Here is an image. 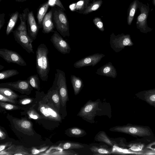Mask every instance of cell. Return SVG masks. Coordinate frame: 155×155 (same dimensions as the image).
<instances>
[{
	"label": "cell",
	"mask_w": 155,
	"mask_h": 155,
	"mask_svg": "<svg viewBox=\"0 0 155 155\" xmlns=\"http://www.w3.org/2000/svg\"><path fill=\"white\" fill-rule=\"evenodd\" d=\"M66 134L71 137H81L87 134L85 130L78 127H74L70 128L66 130Z\"/></svg>",
	"instance_id": "d4e9b609"
},
{
	"label": "cell",
	"mask_w": 155,
	"mask_h": 155,
	"mask_svg": "<svg viewBox=\"0 0 155 155\" xmlns=\"http://www.w3.org/2000/svg\"><path fill=\"white\" fill-rule=\"evenodd\" d=\"M99 104L98 100L95 101L89 100L81 108L77 116L88 122L94 123L97 111L101 110L99 107Z\"/></svg>",
	"instance_id": "5b68a950"
},
{
	"label": "cell",
	"mask_w": 155,
	"mask_h": 155,
	"mask_svg": "<svg viewBox=\"0 0 155 155\" xmlns=\"http://www.w3.org/2000/svg\"><path fill=\"white\" fill-rule=\"evenodd\" d=\"M53 84H55L58 89L61 104L64 107L69 100V98L65 74L63 71L56 69Z\"/></svg>",
	"instance_id": "3957f363"
},
{
	"label": "cell",
	"mask_w": 155,
	"mask_h": 155,
	"mask_svg": "<svg viewBox=\"0 0 155 155\" xmlns=\"http://www.w3.org/2000/svg\"><path fill=\"white\" fill-rule=\"evenodd\" d=\"M71 82L73 88L74 93L75 95L80 93L84 85L82 79L79 77L75 75H71Z\"/></svg>",
	"instance_id": "7402d4cb"
},
{
	"label": "cell",
	"mask_w": 155,
	"mask_h": 155,
	"mask_svg": "<svg viewBox=\"0 0 155 155\" xmlns=\"http://www.w3.org/2000/svg\"><path fill=\"white\" fill-rule=\"evenodd\" d=\"M50 40L55 48L61 53L65 54L70 53L71 48L69 44L57 31H54Z\"/></svg>",
	"instance_id": "8fae6325"
},
{
	"label": "cell",
	"mask_w": 155,
	"mask_h": 155,
	"mask_svg": "<svg viewBox=\"0 0 155 155\" xmlns=\"http://www.w3.org/2000/svg\"><path fill=\"white\" fill-rule=\"evenodd\" d=\"M5 133L1 129H0V140H2L5 139L6 137Z\"/></svg>",
	"instance_id": "ee69618b"
},
{
	"label": "cell",
	"mask_w": 155,
	"mask_h": 155,
	"mask_svg": "<svg viewBox=\"0 0 155 155\" xmlns=\"http://www.w3.org/2000/svg\"><path fill=\"white\" fill-rule=\"evenodd\" d=\"M0 105L1 107L8 110H17L19 108V107L17 106L2 101L0 102Z\"/></svg>",
	"instance_id": "d590c367"
},
{
	"label": "cell",
	"mask_w": 155,
	"mask_h": 155,
	"mask_svg": "<svg viewBox=\"0 0 155 155\" xmlns=\"http://www.w3.org/2000/svg\"><path fill=\"white\" fill-rule=\"evenodd\" d=\"M96 73L99 75L114 78H115L117 75L116 69L110 62L98 68Z\"/></svg>",
	"instance_id": "2e32d148"
},
{
	"label": "cell",
	"mask_w": 155,
	"mask_h": 155,
	"mask_svg": "<svg viewBox=\"0 0 155 155\" xmlns=\"http://www.w3.org/2000/svg\"><path fill=\"white\" fill-rule=\"evenodd\" d=\"M27 80L32 87L38 91L40 90V81L38 74L29 76Z\"/></svg>",
	"instance_id": "f1b7e54d"
},
{
	"label": "cell",
	"mask_w": 155,
	"mask_h": 155,
	"mask_svg": "<svg viewBox=\"0 0 155 155\" xmlns=\"http://www.w3.org/2000/svg\"><path fill=\"white\" fill-rule=\"evenodd\" d=\"M5 14L4 13L0 15V30L3 26L5 22Z\"/></svg>",
	"instance_id": "60d3db41"
},
{
	"label": "cell",
	"mask_w": 155,
	"mask_h": 155,
	"mask_svg": "<svg viewBox=\"0 0 155 155\" xmlns=\"http://www.w3.org/2000/svg\"><path fill=\"white\" fill-rule=\"evenodd\" d=\"M110 44L111 48L116 52H120L126 46L134 45L130 35L122 33L115 35L113 33L110 35Z\"/></svg>",
	"instance_id": "52a82bcc"
},
{
	"label": "cell",
	"mask_w": 155,
	"mask_h": 155,
	"mask_svg": "<svg viewBox=\"0 0 155 155\" xmlns=\"http://www.w3.org/2000/svg\"><path fill=\"white\" fill-rule=\"evenodd\" d=\"M0 101L2 102H8L13 104L16 102L14 100L8 98L1 94H0Z\"/></svg>",
	"instance_id": "ab89813d"
},
{
	"label": "cell",
	"mask_w": 155,
	"mask_h": 155,
	"mask_svg": "<svg viewBox=\"0 0 155 155\" xmlns=\"http://www.w3.org/2000/svg\"><path fill=\"white\" fill-rule=\"evenodd\" d=\"M12 142H7L1 144L0 145V151L3 150L8 147H9L12 145Z\"/></svg>",
	"instance_id": "b9f144b4"
},
{
	"label": "cell",
	"mask_w": 155,
	"mask_h": 155,
	"mask_svg": "<svg viewBox=\"0 0 155 155\" xmlns=\"http://www.w3.org/2000/svg\"><path fill=\"white\" fill-rule=\"evenodd\" d=\"M90 149L93 153V155H103L113 153V149L109 148L106 145L100 146L93 145L90 147Z\"/></svg>",
	"instance_id": "cb8c5ba5"
},
{
	"label": "cell",
	"mask_w": 155,
	"mask_h": 155,
	"mask_svg": "<svg viewBox=\"0 0 155 155\" xmlns=\"http://www.w3.org/2000/svg\"><path fill=\"white\" fill-rule=\"evenodd\" d=\"M27 114L30 118L33 119H39L40 117L39 114L33 109L29 110L28 111Z\"/></svg>",
	"instance_id": "74e56055"
},
{
	"label": "cell",
	"mask_w": 155,
	"mask_h": 155,
	"mask_svg": "<svg viewBox=\"0 0 155 155\" xmlns=\"http://www.w3.org/2000/svg\"><path fill=\"white\" fill-rule=\"evenodd\" d=\"M94 139L95 141L105 143L113 147L117 145V143L110 138L103 131H100L98 133Z\"/></svg>",
	"instance_id": "d6986e66"
},
{
	"label": "cell",
	"mask_w": 155,
	"mask_h": 155,
	"mask_svg": "<svg viewBox=\"0 0 155 155\" xmlns=\"http://www.w3.org/2000/svg\"><path fill=\"white\" fill-rule=\"evenodd\" d=\"M15 146L12 144L7 149L0 151V155H12L14 154Z\"/></svg>",
	"instance_id": "836d02e7"
},
{
	"label": "cell",
	"mask_w": 155,
	"mask_h": 155,
	"mask_svg": "<svg viewBox=\"0 0 155 155\" xmlns=\"http://www.w3.org/2000/svg\"><path fill=\"white\" fill-rule=\"evenodd\" d=\"M32 100L30 98H25L21 100L20 103L22 105H26L30 103Z\"/></svg>",
	"instance_id": "7bdbcfd3"
},
{
	"label": "cell",
	"mask_w": 155,
	"mask_h": 155,
	"mask_svg": "<svg viewBox=\"0 0 155 155\" xmlns=\"http://www.w3.org/2000/svg\"><path fill=\"white\" fill-rule=\"evenodd\" d=\"M0 94L9 98L14 100L18 97V95L10 88L0 87Z\"/></svg>",
	"instance_id": "4dcf8cb0"
},
{
	"label": "cell",
	"mask_w": 155,
	"mask_h": 155,
	"mask_svg": "<svg viewBox=\"0 0 155 155\" xmlns=\"http://www.w3.org/2000/svg\"><path fill=\"white\" fill-rule=\"evenodd\" d=\"M50 5H55L63 9L64 11H65V9L63 5L60 0H48Z\"/></svg>",
	"instance_id": "f35d334b"
},
{
	"label": "cell",
	"mask_w": 155,
	"mask_h": 155,
	"mask_svg": "<svg viewBox=\"0 0 155 155\" xmlns=\"http://www.w3.org/2000/svg\"><path fill=\"white\" fill-rule=\"evenodd\" d=\"M90 0H80L70 5L69 8L72 11L82 14L90 3Z\"/></svg>",
	"instance_id": "ffe728a7"
},
{
	"label": "cell",
	"mask_w": 155,
	"mask_h": 155,
	"mask_svg": "<svg viewBox=\"0 0 155 155\" xmlns=\"http://www.w3.org/2000/svg\"><path fill=\"white\" fill-rule=\"evenodd\" d=\"M13 122L16 128L23 132L29 133L33 131L32 124L30 121L25 119H14Z\"/></svg>",
	"instance_id": "ac0fdd59"
},
{
	"label": "cell",
	"mask_w": 155,
	"mask_h": 155,
	"mask_svg": "<svg viewBox=\"0 0 155 155\" xmlns=\"http://www.w3.org/2000/svg\"><path fill=\"white\" fill-rule=\"evenodd\" d=\"M30 154L24 149L22 146H15V153L14 155H29Z\"/></svg>",
	"instance_id": "d6a6232c"
},
{
	"label": "cell",
	"mask_w": 155,
	"mask_h": 155,
	"mask_svg": "<svg viewBox=\"0 0 155 155\" xmlns=\"http://www.w3.org/2000/svg\"><path fill=\"white\" fill-rule=\"evenodd\" d=\"M146 100L151 104H155V89L143 92Z\"/></svg>",
	"instance_id": "f546056e"
},
{
	"label": "cell",
	"mask_w": 155,
	"mask_h": 155,
	"mask_svg": "<svg viewBox=\"0 0 155 155\" xmlns=\"http://www.w3.org/2000/svg\"><path fill=\"white\" fill-rule=\"evenodd\" d=\"M42 32L48 34L53 31L55 26L52 19V11L51 10L45 16L42 21Z\"/></svg>",
	"instance_id": "e0dca14e"
},
{
	"label": "cell",
	"mask_w": 155,
	"mask_h": 155,
	"mask_svg": "<svg viewBox=\"0 0 155 155\" xmlns=\"http://www.w3.org/2000/svg\"><path fill=\"white\" fill-rule=\"evenodd\" d=\"M102 3V0H94L91 3L89 4L82 14L87 15L97 10L101 7Z\"/></svg>",
	"instance_id": "4316f807"
},
{
	"label": "cell",
	"mask_w": 155,
	"mask_h": 155,
	"mask_svg": "<svg viewBox=\"0 0 155 155\" xmlns=\"http://www.w3.org/2000/svg\"><path fill=\"white\" fill-rule=\"evenodd\" d=\"M26 0H15L16 2H23L24 1H26Z\"/></svg>",
	"instance_id": "f6af8a7d"
},
{
	"label": "cell",
	"mask_w": 155,
	"mask_h": 155,
	"mask_svg": "<svg viewBox=\"0 0 155 155\" xmlns=\"http://www.w3.org/2000/svg\"><path fill=\"white\" fill-rule=\"evenodd\" d=\"M154 150H155V149H154Z\"/></svg>",
	"instance_id": "f907efd6"
},
{
	"label": "cell",
	"mask_w": 155,
	"mask_h": 155,
	"mask_svg": "<svg viewBox=\"0 0 155 155\" xmlns=\"http://www.w3.org/2000/svg\"><path fill=\"white\" fill-rule=\"evenodd\" d=\"M138 5V8L140 13L137 18V28L141 32L147 33L153 30L148 26L147 24V20L150 11V5L148 3L147 5L139 1Z\"/></svg>",
	"instance_id": "277c9868"
},
{
	"label": "cell",
	"mask_w": 155,
	"mask_h": 155,
	"mask_svg": "<svg viewBox=\"0 0 155 155\" xmlns=\"http://www.w3.org/2000/svg\"><path fill=\"white\" fill-rule=\"evenodd\" d=\"M2 0H0V2H1Z\"/></svg>",
	"instance_id": "c3c4849f"
},
{
	"label": "cell",
	"mask_w": 155,
	"mask_h": 155,
	"mask_svg": "<svg viewBox=\"0 0 155 155\" xmlns=\"http://www.w3.org/2000/svg\"><path fill=\"white\" fill-rule=\"evenodd\" d=\"M0 56L8 63H13L23 66L27 65L22 57L15 51L6 48H1Z\"/></svg>",
	"instance_id": "30bf717a"
},
{
	"label": "cell",
	"mask_w": 155,
	"mask_h": 155,
	"mask_svg": "<svg viewBox=\"0 0 155 155\" xmlns=\"http://www.w3.org/2000/svg\"><path fill=\"white\" fill-rule=\"evenodd\" d=\"M84 147L83 145L81 143L72 141H66L62 143L59 146V148L63 150L80 149Z\"/></svg>",
	"instance_id": "484cf974"
},
{
	"label": "cell",
	"mask_w": 155,
	"mask_h": 155,
	"mask_svg": "<svg viewBox=\"0 0 155 155\" xmlns=\"http://www.w3.org/2000/svg\"><path fill=\"white\" fill-rule=\"evenodd\" d=\"M49 5V2H46L41 5L38 9L37 13V19L38 25L39 28H42V20L46 14Z\"/></svg>",
	"instance_id": "44dd1931"
},
{
	"label": "cell",
	"mask_w": 155,
	"mask_h": 155,
	"mask_svg": "<svg viewBox=\"0 0 155 155\" xmlns=\"http://www.w3.org/2000/svg\"><path fill=\"white\" fill-rule=\"evenodd\" d=\"M38 110L46 119L55 121H61L59 112L53 105L49 102L40 101Z\"/></svg>",
	"instance_id": "9c48e42d"
},
{
	"label": "cell",
	"mask_w": 155,
	"mask_h": 155,
	"mask_svg": "<svg viewBox=\"0 0 155 155\" xmlns=\"http://www.w3.org/2000/svg\"><path fill=\"white\" fill-rule=\"evenodd\" d=\"M27 21L28 35L34 41L37 38L39 28L36 21L32 11H29Z\"/></svg>",
	"instance_id": "9a60e30c"
},
{
	"label": "cell",
	"mask_w": 155,
	"mask_h": 155,
	"mask_svg": "<svg viewBox=\"0 0 155 155\" xmlns=\"http://www.w3.org/2000/svg\"><path fill=\"white\" fill-rule=\"evenodd\" d=\"M42 101L52 103L59 112L61 104V99L58 89L55 84H53L52 86Z\"/></svg>",
	"instance_id": "5bb4252c"
},
{
	"label": "cell",
	"mask_w": 155,
	"mask_h": 155,
	"mask_svg": "<svg viewBox=\"0 0 155 155\" xmlns=\"http://www.w3.org/2000/svg\"><path fill=\"white\" fill-rule=\"evenodd\" d=\"M15 41L29 53H34L32 42L33 41L28 34L27 29L12 31Z\"/></svg>",
	"instance_id": "ba28073f"
},
{
	"label": "cell",
	"mask_w": 155,
	"mask_h": 155,
	"mask_svg": "<svg viewBox=\"0 0 155 155\" xmlns=\"http://www.w3.org/2000/svg\"><path fill=\"white\" fill-rule=\"evenodd\" d=\"M152 3L153 5L155 6V0H152Z\"/></svg>",
	"instance_id": "7dc6e473"
},
{
	"label": "cell",
	"mask_w": 155,
	"mask_h": 155,
	"mask_svg": "<svg viewBox=\"0 0 155 155\" xmlns=\"http://www.w3.org/2000/svg\"><path fill=\"white\" fill-rule=\"evenodd\" d=\"M51 154L54 155H77L78 154L75 151L70 150H62L54 153Z\"/></svg>",
	"instance_id": "8d00e7d4"
},
{
	"label": "cell",
	"mask_w": 155,
	"mask_h": 155,
	"mask_svg": "<svg viewBox=\"0 0 155 155\" xmlns=\"http://www.w3.org/2000/svg\"><path fill=\"white\" fill-rule=\"evenodd\" d=\"M138 0H134L130 5L127 10V23L130 25L134 19L136 11L138 8Z\"/></svg>",
	"instance_id": "603a6c76"
},
{
	"label": "cell",
	"mask_w": 155,
	"mask_h": 155,
	"mask_svg": "<svg viewBox=\"0 0 155 155\" xmlns=\"http://www.w3.org/2000/svg\"><path fill=\"white\" fill-rule=\"evenodd\" d=\"M105 55L103 54L97 53L85 57L76 61L74 64V67L81 68L92 66H94L99 63Z\"/></svg>",
	"instance_id": "7c38bea8"
},
{
	"label": "cell",
	"mask_w": 155,
	"mask_h": 155,
	"mask_svg": "<svg viewBox=\"0 0 155 155\" xmlns=\"http://www.w3.org/2000/svg\"><path fill=\"white\" fill-rule=\"evenodd\" d=\"M19 72L14 69H8L1 71L0 72V80H3L18 74Z\"/></svg>",
	"instance_id": "1f68e13d"
},
{
	"label": "cell",
	"mask_w": 155,
	"mask_h": 155,
	"mask_svg": "<svg viewBox=\"0 0 155 155\" xmlns=\"http://www.w3.org/2000/svg\"><path fill=\"white\" fill-rule=\"evenodd\" d=\"M93 22L95 26L99 30L102 31H104L103 23L100 18H95L93 20Z\"/></svg>",
	"instance_id": "e575fe53"
},
{
	"label": "cell",
	"mask_w": 155,
	"mask_h": 155,
	"mask_svg": "<svg viewBox=\"0 0 155 155\" xmlns=\"http://www.w3.org/2000/svg\"><path fill=\"white\" fill-rule=\"evenodd\" d=\"M148 0L150 1V0Z\"/></svg>",
	"instance_id": "681fc988"
},
{
	"label": "cell",
	"mask_w": 155,
	"mask_h": 155,
	"mask_svg": "<svg viewBox=\"0 0 155 155\" xmlns=\"http://www.w3.org/2000/svg\"><path fill=\"white\" fill-rule=\"evenodd\" d=\"M48 49L44 44H40L36 52V65L37 71L43 81L48 80L50 65L48 58Z\"/></svg>",
	"instance_id": "6da1fadb"
},
{
	"label": "cell",
	"mask_w": 155,
	"mask_h": 155,
	"mask_svg": "<svg viewBox=\"0 0 155 155\" xmlns=\"http://www.w3.org/2000/svg\"><path fill=\"white\" fill-rule=\"evenodd\" d=\"M51 9L53 22L57 31L64 37L69 36V22L64 11L56 5Z\"/></svg>",
	"instance_id": "7a4b0ae2"
},
{
	"label": "cell",
	"mask_w": 155,
	"mask_h": 155,
	"mask_svg": "<svg viewBox=\"0 0 155 155\" xmlns=\"http://www.w3.org/2000/svg\"><path fill=\"white\" fill-rule=\"evenodd\" d=\"M109 130L141 137L148 136L151 135L150 130L147 128L129 124L115 126L110 128Z\"/></svg>",
	"instance_id": "8992f818"
},
{
	"label": "cell",
	"mask_w": 155,
	"mask_h": 155,
	"mask_svg": "<svg viewBox=\"0 0 155 155\" xmlns=\"http://www.w3.org/2000/svg\"><path fill=\"white\" fill-rule=\"evenodd\" d=\"M0 87L11 88L21 93H29L32 90V87L27 80H18L13 82L2 83Z\"/></svg>",
	"instance_id": "4fadbf2b"
},
{
	"label": "cell",
	"mask_w": 155,
	"mask_h": 155,
	"mask_svg": "<svg viewBox=\"0 0 155 155\" xmlns=\"http://www.w3.org/2000/svg\"><path fill=\"white\" fill-rule=\"evenodd\" d=\"M4 67L1 65H0V70H1L4 68Z\"/></svg>",
	"instance_id": "bcb514c9"
},
{
	"label": "cell",
	"mask_w": 155,
	"mask_h": 155,
	"mask_svg": "<svg viewBox=\"0 0 155 155\" xmlns=\"http://www.w3.org/2000/svg\"><path fill=\"white\" fill-rule=\"evenodd\" d=\"M19 13L16 11L12 15L7 25L6 33L7 35H8L12 32L13 28L17 21Z\"/></svg>",
	"instance_id": "83f0119b"
}]
</instances>
